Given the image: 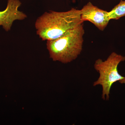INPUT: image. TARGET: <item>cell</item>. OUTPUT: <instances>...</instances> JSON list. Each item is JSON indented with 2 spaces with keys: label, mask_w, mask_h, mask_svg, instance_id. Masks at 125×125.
Segmentation results:
<instances>
[{
  "label": "cell",
  "mask_w": 125,
  "mask_h": 125,
  "mask_svg": "<svg viewBox=\"0 0 125 125\" xmlns=\"http://www.w3.org/2000/svg\"><path fill=\"white\" fill-rule=\"evenodd\" d=\"M80 10L72 8L66 11L46 12L35 23L37 34L43 41L56 39L83 23Z\"/></svg>",
  "instance_id": "cell-1"
},
{
  "label": "cell",
  "mask_w": 125,
  "mask_h": 125,
  "mask_svg": "<svg viewBox=\"0 0 125 125\" xmlns=\"http://www.w3.org/2000/svg\"><path fill=\"white\" fill-rule=\"evenodd\" d=\"M84 33L83 23L60 37L47 41L50 58L64 64L76 60L83 50Z\"/></svg>",
  "instance_id": "cell-2"
},
{
  "label": "cell",
  "mask_w": 125,
  "mask_h": 125,
  "mask_svg": "<svg viewBox=\"0 0 125 125\" xmlns=\"http://www.w3.org/2000/svg\"><path fill=\"white\" fill-rule=\"evenodd\" d=\"M125 60V57L113 52L105 60L98 59L95 61L94 67L99 76L93 85L102 86V97L103 100H109L110 90L113 84L125 78L118 73L117 67L120 62Z\"/></svg>",
  "instance_id": "cell-3"
},
{
  "label": "cell",
  "mask_w": 125,
  "mask_h": 125,
  "mask_svg": "<svg viewBox=\"0 0 125 125\" xmlns=\"http://www.w3.org/2000/svg\"><path fill=\"white\" fill-rule=\"evenodd\" d=\"M80 10L81 18L83 22L89 21L101 31H103L109 23L110 19L108 11L99 9L92 2H88Z\"/></svg>",
  "instance_id": "cell-4"
},
{
  "label": "cell",
  "mask_w": 125,
  "mask_h": 125,
  "mask_svg": "<svg viewBox=\"0 0 125 125\" xmlns=\"http://www.w3.org/2000/svg\"><path fill=\"white\" fill-rule=\"evenodd\" d=\"M21 5L19 0H8L6 9L0 11V26H2L6 31L10 30L14 21L27 18L26 14L19 10Z\"/></svg>",
  "instance_id": "cell-5"
},
{
  "label": "cell",
  "mask_w": 125,
  "mask_h": 125,
  "mask_svg": "<svg viewBox=\"0 0 125 125\" xmlns=\"http://www.w3.org/2000/svg\"><path fill=\"white\" fill-rule=\"evenodd\" d=\"M108 13L110 20H117L125 16V0H121L119 4L115 6L111 11H108Z\"/></svg>",
  "instance_id": "cell-6"
},
{
  "label": "cell",
  "mask_w": 125,
  "mask_h": 125,
  "mask_svg": "<svg viewBox=\"0 0 125 125\" xmlns=\"http://www.w3.org/2000/svg\"><path fill=\"white\" fill-rule=\"evenodd\" d=\"M119 83L122 84H125V78L122 79L121 80H120L119 81Z\"/></svg>",
  "instance_id": "cell-7"
}]
</instances>
